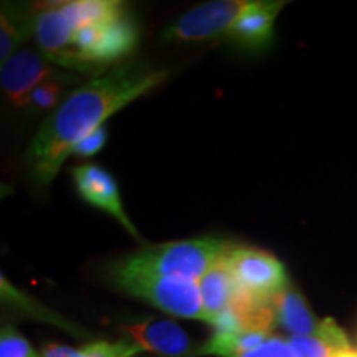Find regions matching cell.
<instances>
[{
  "label": "cell",
  "instance_id": "2e32d148",
  "mask_svg": "<svg viewBox=\"0 0 357 357\" xmlns=\"http://www.w3.org/2000/svg\"><path fill=\"white\" fill-rule=\"evenodd\" d=\"M271 334L260 331H240V333H222L215 331L211 341L200 349L199 354H211L220 357H242L253 351L270 337Z\"/></svg>",
  "mask_w": 357,
  "mask_h": 357
},
{
  "label": "cell",
  "instance_id": "ffe728a7",
  "mask_svg": "<svg viewBox=\"0 0 357 357\" xmlns=\"http://www.w3.org/2000/svg\"><path fill=\"white\" fill-rule=\"evenodd\" d=\"M61 93V84L56 82H45L40 86L35 88V91L30 96V105L37 111H48L58 102Z\"/></svg>",
  "mask_w": 357,
  "mask_h": 357
},
{
  "label": "cell",
  "instance_id": "52a82bcc",
  "mask_svg": "<svg viewBox=\"0 0 357 357\" xmlns=\"http://www.w3.org/2000/svg\"><path fill=\"white\" fill-rule=\"evenodd\" d=\"M32 29L47 60L56 61L66 68L84 70L73 45L75 29L66 19L61 2L38 3L33 8Z\"/></svg>",
  "mask_w": 357,
  "mask_h": 357
},
{
  "label": "cell",
  "instance_id": "d6986e66",
  "mask_svg": "<svg viewBox=\"0 0 357 357\" xmlns=\"http://www.w3.org/2000/svg\"><path fill=\"white\" fill-rule=\"evenodd\" d=\"M0 357H37L29 341L10 328L3 326L0 336Z\"/></svg>",
  "mask_w": 357,
  "mask_h": 357
},
{
  "label": "cell",
  "instance_id": "9c48e42d",
  "mask_svg": "<svg viewBox=\"0 0 357 357\" xmlns=\"http://www.w3.org/2000/svg\"><path fill=\"white\" fill-rule=\"evenodd\" d=\"M71 174H73L75 185H77L78 194L82 195L83 200H86L93 207L108 212L109 215H113L121 223L129 234L139 238L136 227L132 225L126 212H124L118 184L108 171L96 166V164H83V166L75 167Z\"/></svg>",
  "mask_w": 357,
  "mask_h": 357
},
{
  "label": "cell",
  "instance_id": "7c38bea8",
  "mask_svg": "<svg viewBox=\"0 0 357 357\" xmlns=\"http://www.w3.org/2000/svg\"><path fill=\"white\" fill-rule=\"evenodd\" d=\"M289 344L296 357H344L356 349L333 319L321 321L314 336H291Z\"/></svg>",
  "mask_w": 357,
  "mask_h": 357
},
{
  "label": "cell",
  "instance_id": "ac0fdd59",
  "mask_svg": "<svg viewBox=\"0 0 357 357\" xmlns=\"http://www.w3.org/2000/svg\"><path fill=\"white\" fill-rule=\"evenodd\" d=\"M141 347L131 341L118 342H91V344L73 349L68 346L48 344L43 349L42 357H132L139 352Z\"/></svg>",
  "mask_w": 357,
  "mask_h": 357
},
{
  "label": "cell",
  "instance_id": "cb8c5ba5",
  "mask_svg": "<svg viewBox=\"0 0 357 357\" xmlns=\"http://www.w3.org/2000/svg\"><path fill=\"white\" fill-rule=\"evenodd\" d=\"M356 349H357V347H356Z\"/></svg>",
  "mask_w": 357,
  "mask_h": 357
},
{
  "label": "cell",
  "instance_id": "3957f363",
  "mask_svg": "<svg viewBox=\"0 0 357 357\" xmlns=\"http://www.w3.org/2000/svg\"><path fill=\"white\" fill-rule=\"evenodd\" d=\"M229 245L213 236L178 240L141 248L121 258L118 263L136 270L195 281L202 278L217 261H220Z\"/></svg>",
  "mask_w": 357,
  "mask_h": 357
},
{
  "label": "cell",
  "instance_id": "9a60e30c",
  "mask_svg": "<svg viewBox=\"0 0 357 357\" xmlns=\"http://www.w3.org/2000/svg\"><path fill=\"white\" fill-rule=\"evenodd\" d=\"M61 6L75 32L82 26L105 24L126 13L124 3L116 0H75V2H61Z\"/></svg>",
  "mask_w": 357,
  "mask_h": 357
},
{
  "label": "cell",
  "instance_id": "7402d4cb",
  "mask_svg": "<svg viewBox=\"0 0 357 357\" xmlns=\"http://www.w3.org/2000/svg\"><path fill=\"white\" fill-rule=\"evenodd\" d=\"M106 137H108L106 128L105 126L98 128L95 132L89 134V136L84 137L83 141H79L78 144L73 147L71 154L79 155V158H88V155L100 153V151L102 149V146L106 144Z\"/></svg>",
  "mask_w": 357,
  "mask_h": 357
},
{
  "label": "cell",
  "instance_id": "8fae6325",
  "mask_svg": "<svg viewBox=\"0 0 357 357\" xmlns=\"http://www.w3.org/2000/svg\"><path fill=\"white\" fill-rule=\"evenodd\" d=\"M283 7L284 2H257L252 10L236 22L229 37L247 48L265 47L273 37L275 20Z\"/></svg>",
  "mask_w": 357,
  "mask_h": 357
},
{
  "label": "cell",
  "instance_id": "8992f818",
  "mask_svg": "<svg viewBox=\"0 0 357 357\" xmlns=\"http://www.w3.org/2000/svg\"><path fill=\"white\" fill-rule=\"evenodd\" d=\"M257 6V0H215L192 8L174 22L164 33L167 40L200 42L227 33L248 10Z\"/></svg>",
  "mask_w": 357,
  "mask_h": 357
},
{
  "label": "cell",
  "instance_id": "4fadbf2b",
  "mask_svg": "<svg viewBox=\"0 0 357 357\" xmlns=\"http://www.w3.org/2000/svg\"><path fill=\"white\" fill-rule=\"evenodd\" d=\"M276 323L291 333V336H314L319 331L318 323L301 293L288 287L273 300Z\"/></svg>",
  "mask_w": 357,
  "mask_h": 357
},
{
  "label": "cell",
  "instance_id": "7a4b0ae2",
  "mask_svg": "<svg viewBox=\"0 0 357 357\" xmlns=\"http://www.w3.org/2000/svg\"><path fill=\"white\" fill-rule=\"evenodd\" d=\"M109 275L116 287L123 291L141 298L169 314L207 321L202 294L195 281L128 268L118 261L111 266Z\"/></svg>",
  "mask_w": 357,
  "mask_h": 357
},
{
  "label": "cell",
  "instance_id": "30bf717a",
  "mask_svg": "<svg viewBox=\"0 0 357 357\" xmlns=\"http://www.w3.org/2000/svg\"><path fill=\"white\" fill-rule=\"evenodd\" d=\"M141 351H149L166 357H182L189 354L190 339L181 326L167 319H146L141 323L124 326Z\"/></svg>",
  "mask_w": 357,
  "mask_h": 357
},
{
  "label": "cell",
  "instance_id": "5b68a950",
  "mask_svg": "<svg viewBox=\"0 0 357 357\" xmlns=\"http://www.w3.org/2000/svg\"><path fill=\"white\" fill-rule=\"evenodd\" d=\"M137 26L128 13L105 24L86 25L75 32L73 45L83 68L121 60L136 47Z\"/></svg>",
  "mask_w": 357,
  "mask_h": 357
},
{
  "label": "cell",
  "instance_id": "e0dca14e",
  "mask_svg": "<svg viewBox=\"0 0 357 357\" xmlns=\"http://www.w3.org/2000/svg\"><path fill=\"white\" fill-rule=\"evenodd\" d=\"M30 32H33L30 17L15 12L12 7H2V17H0V61L2 65L13 53H17L15 48L25 42Z\"/></svg>",
  "mask_w": 357,
  "mask_h": 357
},
{
  "label": "cell",
  "instance_id": "6da1fadb",
  "mask_svg": "<svg viewBox=\"0 0 357 357\" xmlns=\"http://www.w3.org/2000/svg\"><path fill=\"white\" fill-rule=\"evenodd\" d=\"M164 70L146 65H119L75 89L35 134L26 151V166L38 184L47 185L73 147L111 116L166 79Z\"/></svg>",
  "mask_w": 357,
  "mask_h": 357
},
{
  "label": "cell",
  "instance_id": "44dd1931",
  "mask_svg": "<svg viewBox=\"0 0 357 357\" xmlns=\"http://www.w3.org/2000/svg\"><path fill=\"white\" fill-rule=\"evenodd\" d=\"M242 357H296V354H294L289 341H284L278 336H270L263 344Z\"/></svg>",
  "mask_w": 357,
  "mask_h": 357
},
{
  "label": "cell",
  "instance_id": "603a6c76",
  "mask_svg": "<svg viewBox=\"0 0 357 357\" xmlns=\"http://www.w3.org/2000/svg\"><path fill=\"white\" fill-rule=\"evenodd\" d=\"M344 357H357V349H354L352 352H349V354L344 356Z\"/></svg>",
  "mask_w": 357,
  "mask_h": 357
},
{
  "label": "cell",
  "instance_id": "5bb4252c",
  "mask_svg": "<svg viewBox=\"0 0 357 357\" xmlns=\"http://www.w3.org/2000/svg\"><path fill=\"white\" fill-rule=\"evenodd\" d=\"M199 289L202 294L207 323L211 324L218 314H222L230 306V303L238 293L234 276L225 263L222 261V258L199 280Z\"/></svg>",
  "mask_w": 357,
  "mask_h": 357
},
{
  "label": "cell",
  "instance_id": "ba28073f",
  "mask_svg": "<svg viewBox=\"0 0 357 357\" xmlns=\"http://www.w3.org/2000/svg\"><path fill=\"white\" fill-rule=\"evenodd\" d=\"M53 77H56L55 70L47 63L42 55L32 50L13 53L0 70L3 91L19 108H26L35 88L45 83V79Z\"/></svg>",
  "mask_w": 357,
  "mask_h": 357
},
{
  "label": "cell",
  "instance_id": "277c9868",
  "mask_svg": "<svg viewBox=\"0 0 357 357\" xmlns=\"http://www.w3.org/2000/svg\"><path fill=\"white\" fill-rule=\"evenodd\" d=\"M222 261L230 270L238 291L252 300L273 303L275 298L288 287L284 266L278 258L263 250L229 245Z\"/></svg>",
  "mask_w": 357,
  "mask_h": 357
}]
</instances>
